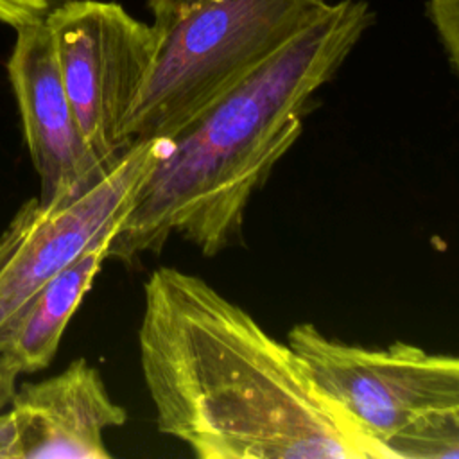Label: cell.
<instances>
[{
  "label": "cell",
  "instance_id": "11",
  "mask_svg": "<svg viewBox=\"0 0 459 459\" xmlns=\"http://www.w3.org/2000/svg\"><path fill=\"white\" fill-rule=\"evenodd\" d=\"M429 16L459 75V0H429Z\"/></svg>",
  "mask_w": 459,
  "mask_h": 459
},
{
  "label": "cell",
  "instance_id": "8",
  "mask_svg": "<svg viewBox=\"0 0 459 459\" xmlns=\"http://www.w3.org/2000/svg\"><path fill=\"white\" fill-rule=\"evenodd\" d=\"M5 412L16 437V459H109L104 432L127 420L86 359L20 385Z\"/></svg>",
  "mask_w": 459,
  "mask_h": 459
},
{
  "label": "cell",
  "instance_id": "6",
  "mask_svg": "<svg viewBox=\"0 0 459 459\" xmlns=\"http://www.w3.org/2000/svg\"><path fill=\"white\" fill-rule=\"evenodd\" d=\"M167 140L134 142L86 194L59 208L27 199L0 233V332L59 271L117 228Z\"/></svg>",
  "mask_w": 459,
  "mask_h": 459
},
{
  "label": "cell",
  "instance_id": "2",
  "mask_svg": "<svg viewBox=\"0 0 459 459\" xmlns=\"http://www.w3.org/2000/svg\"><path fill=\"white\" fill-rule=\"evenodd\" d=\"M373 14L341 0L301 29L192 124L169 138L138 185L106 258L160 253L172 233L213 256L242 233L246 206L303 131L314 93L339 70Z\"/></svg>",
  "mask_w": 459,
  "mask_h": 459
},
{
  "label": "cell",
  "instance_id": "14",
  "mask_svg": "<svg viewBox=\"0 0 459 459\" xmlns=\"http://www.w3.org/2000/svg\"><path fill=\"white\" fill-rule=\"evenodd\" d=\"M20 373V368L13 360L0 355V412L11 405V400L16 393V378Z\"/></svg>",
  "mask_w": 459,
  "mask_h": 459
},
{
  "label": "cell",
  "instance_id": "10",
  "mask_svg": "<svg viewBox=\"0 0 459 459\" xmlns=\"http://www.w3.org/2000/svg\"><path fill=\"white\" fill-rule=\"evenodd\" d=\"M387 446L394 459H459V414L420 421Z\"/></svg>",
  "mask_w": 459,
  "mask_h": 459
},
{
  "label": "cell",
  "instance_id": "3",
  "mask_svg": "<svg viewBox=\"0 0 459 459\" xmlns=\"http://www.w3.org/2000/svg\"><path fill=\"white\" fill-rule=\"evenodd\" d=\"M328 5L326 0H201L161 29L152 23L160 43L124 129L127 145L176 136Z\"/></svg>",
  "mask_w": 459,
  "mask_h": 459
},
{
  "label": "cell",
  "instance_id": "1",
  "mask_svg": "<svg viewBox=\"0 0 459 459\" xmlns=\"http://www.w3.org/2000/svg\"><path fill=\"white\" fill-rule=\"evenodd\" d=\"M138 348L158 430L199 459H394L289 342L199 276L151 273Z\"/></svg>",
  "mask_w": 459,
  "mask_h": 459
},
{
  "label": "cell",
  "instance_id": "12",
  "mask_svg": "<svg viewBox=\"0 0 459 459\" xmlns=\"http://www.w3.org/2000/svg\"><path fill=\"white\" fill-rule=\"evenodd\" d=\"M52 9V0H0V22L11 25L14 30L45 20Z\"/></svg>",
  "mask_w": 459,
  "mask_h": 459
},
{
  "label": "cell",
  "instance_id": "13",
  "mask_svg": "<svg viewBox=\"0 0 459 459\" xmlns=\"http://www.w3.org/2000/svg\"><path fill=\"white\" fill-rule=\"evenodd\" d=\"M201 0H147L149 9L154 16V25L158 29L172 23L176 18L185 14L188 9L197 5Z\"/></svg>",
  "mask_w": 459,
  "mask_h": 459
},
{
  "label": "cell",
  "instance_id": "5",
  "mask_svg": "<svg viewBox=\"0 0 459 459\" xmlns=\"http://www.w3.org/2000/svg\"><path fill=\"white\" fill-rule=\"evenodd\" d=\"M287 342L369 436L387 443L409 427L459 414V357L405 342L369 350L326 337L312 323L296 325Z\"/></svg>",
  "mask_w": 459,
  "mask_h": 459
},
{
  "label": "cell",
  "instance_id": "7",
  "mask_svg": "<svg viewBox=\"0 0 459 459\" xmlns=\"http://www.w3.org/2000/svg\"><path fill=\"white\" fill-rule=\"evenodd\" d=\"M7 75L39 178L38 201L43 208L65 206L97 185L111 167L97 160L81 131L45 20L16 29Z\"/></svg>",
  "mask_w": 459,
  "mask_h": 459
},
{
  "label": "cell",
  "instance_id": "9",
  "mask_svg": "<svg viewBox=\"0 0 459 459\" xmlns=\"http://www.w3.org/2000/svg\"><path fill=\"white\" fill-rule=\"evenodd\" d=\"M117 228L52 276L0 332V355L13 360L22 373L39 371L56 357L68 321L102 269Z\"/></svg>",
  "mask_w": 459,
  "mask_h": 459
},
{
  "label": "cell",
  "instance_id": "4",
  "mask_svg": "<svg viewBox=\"0 0 459 459\" xmlns=\"http://www.w3.org/2000/svg\"><path fill=\"white\" fill-rule=\"evenodd\" d=\"M45 22L81 131L108 169L129 149L127 118L151 74L160 34L120 4L66 0Z\"/></svg>",
  "mask_w": 459,
  "mask_h": 459
}]
</instances>
